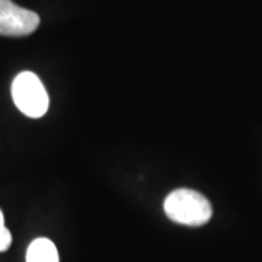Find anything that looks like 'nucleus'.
Listing matches in <instances>:
<instances>
[{
    "label": "nucleus",
    "instance_id": "nucleus-1",
    "mask_svg": "<svg viewBox=\"0 0 262 262\" xmlns=\"http://www.w3.org/2000/svg\"><path fill=\"white\" fill-rule=\"evenodd\" d=\"M163 210L172 222L191 227L206 225L213 215L211 203L203 194L188 188L172 191L163 203Z\"/></svg>",
    "mask_w": 262,
    "mask_h": 262
},
{
    "label": "nucleus",
    "instance_id": "nucleus-2",
    "mask_svg": "<svg viewBox=\"0 0 262 262\" xmlns=\"http://www.w3.org/2000/svg\"><path fill=\"white\" fill-rule=\"evenodd\" d=\"M12 99L20 113L29 118H41L50 106V96L42 82L32 72L19 73L12 82Z\"/></svg>",
    "mask_w": 262,
    "mask_h": 262
},
{
    "label": "nucleus",
    "instance_id": "nucleus-3",
    "mask_svg": "<svg viewBox=\"0 0 262 262\" xmlns=\"http://www.w3.org/2000/svg\"><path fill=\"white\" fill-rule=\"evenodd\" d=\"M38 27L39 16L35 12L20 8L12 0H0V35L25 37Z\"/></svg>",
    "mask_w": 262,
    "mask_h": 262
},
{
    "label": "nucleus",
    "instance_id": "nucleus-4",
    "mask_svg": "<svg viewBox=\"0 0 262 262\" xmlns=\"http://www.w3.org/2000/svg\"><path fill=\"white\" fill-rule=\"evenodd\" d=\"M27 262H60L56 245L47 237L32 241L27 251Z\"/></svg>",
    "mask_w": 262,
    "mask_h": 262
},
{
    "label": "nucleus",
    "instance_id": "nucleus-5",
    "mask_svg": "<svg viewBox=\"0 0 262 262\" xmlns=\"http://www.w3.org/2000/svg\"><path fill=\"white\" fill-rule=\"evenodd\" d=\"M10 244H12V233L9 232V229L5 226V215L0 210V252L8 251Z\"/></svg>",
    "mask_w": 262,
    "mask_h": 262
}]
</instances>
